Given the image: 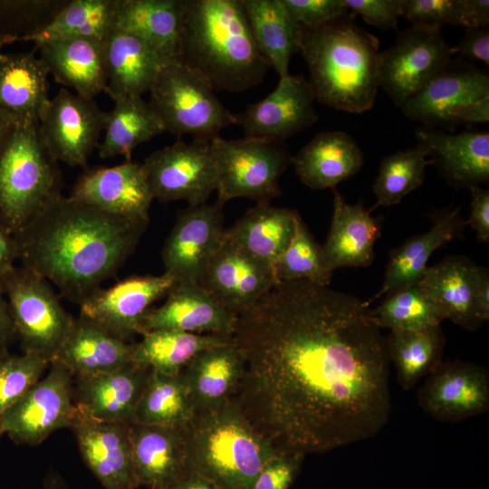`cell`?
<instances>
[{"label":"cell","instance_id":"obj_14","mask_svg":"<svg viewBox=\"0 0 489 489\" xmlns=\"http://www.w3.org/2000/svg\"><path fill=\"white\" fill-rule=\"evenodd\" d=\"M106 112L93 99L62 88L50 98L40 120V137L53 157L71 167L87 168L99 147Z\"/></svg>","mask_w":489,"mask_h":489},{"label":"cell","instance_id":"obj_26","mask_svg":"<svg viewBox=\"0 0 489 489\" xmlns=\"http://www.w3.org/2000/svg\"><path fill=\"white\" fill-rule=\"evenodd\" d=\"M106 92L113 101L149 91L161 67L168 62L149 43L114 29L103 41Z\"/></svg>","mask_w":489,"mask_h":489},{"label":"cell","instance_id":"obj_36","mask_svg":"<svg viewBox=\"0 0 489 489\" xmlns=\"http://www.w3.org/2000/svg\"><path fill=\"white\" fill-rule=\"evenodd\" d=\"M186 0H118L115 29L134 34L168 61L176 59Z\"/></svg>","mask_w":489,"mask_h":489},{"label":"cell","instance_id":"obj_54","mask_svg":"<svg viewBox=\"0 0 489 489\" xmlns=\"http://www.w3.org/2000/svg\"><path fill=\"white\" fill-rule=\"evenodd\" d=\"M463 26H489V1L463 0Z\"/></svg>","mask_w":489,"mask_h":489},{"label":"cell","instance_id":"obj_33","mask_svg":"<svg viewBox=\"0 0 489 489\" xmlns=\"http://www.w3.org/2000/svg\"><path fill=\"white\" fill-rule=\"evenodd\" d=\"M479 266L462 256H447L428 267L420 281L444 319L475 331L483 323L475 304Z\"/></svg>","mask_w":489,"mask_h":489},{"label":"cell","instance_id":"obj_19","mask_svg":"<svg viewBox=\"0 0 489 489\" xmlns=\"http://www.w3.org/2000/svg\"><path fill=\"white\" fill-rule=\"evenodd\" d=\"M277 283L270 267L247 254L225 234L198 283L235 315L253 307Z\"/></svg>","mask_w":489,"mask_h":489},{"label":"cell","instance_id":"obj_47","mask_svg":"<svg viewBox=\"0 0 489 489\" xmlns=\"http://www.w3.org/2000/svg\"><path fill=\"white\" fill-rule=\"evenodd\" d=\"M65 1H0V32L27 41L50 23Z\"/></svg>","mask_w":489,"mask_h":489},{"label":"cell","instance_id":"obj_27","mask_svg":"<svg viewBox=\"0 0 489 489\" xmlns=\"http://www.w3.org/2000/svg\"><path fill=\"white\" fill-rule=\"evenodd\" d=\"M333 214L322 255L329 271L340 267H366L374 258V244L380 235V223L363 203L345 202L333 188Z\"/></svg>","mask_w":489,"mask_h":489},{"label":"cell","instance_id":"obj_49","mask_svg":"<svg viewBox=\"0 0 489 489\" xmlns=\"http://www.w3.org/2000/svg\"><path fill=\"white\" fill-rule=\"evenodd\" d=\"M301 26L316 29L341 20L350 13L343 0H282Z\"/></svg>","mask_w":489,"mask_h":489},{"label":"cell","instance_id":"obj_6","mask_svg":"<svg viewBox=\"0 0 489 489\" xmlns=\"http://www.w3.org/2000/svg\"><path fill=\"white\" fill-rule=\"evenodd\" d=\"M63 187L58 161L43 144L38 123H18L0 154V222L14 235L25 229Z\"/></svg>","mask_w":489,"mask_h":489},{"label":"cell","instance_id":"obj_24","mask_svg":"<svg viewBox=\"0 0 489 489\" xmlns=\"http://www.w3.org/2000/svg\"><path fill=\"white\" fill-rule=\"evenodd\" d=\"M150 371L149 367L131 362L110 373L73 379L74 402L93 418L130 426L135 423Z\"/></svg>","mask_w":489,"mask_h":489},{"label":"cell","instance_id":"obj_17","mask_svg":"<svg viewBox=\"0 0 489 489\" xmlns=\"http://www.w3.org/2000/svg\"><path fill=\"white\" fill-rule=\"evenodd\" d=\"M419 407L442 422H458L489 409V373L475 363L440 362L417 393Z\"/></svg>","mask_w":489,"mask_h":489},{"label":"cell","instance_id":"obj_59","mask_svg":"<svg viewBox=\"0 0 489 489\" xmlns=\"http://www.w3.org/2000/svg\"><path fill=\"white\" fill-rule=\"evenodd\" d=\"M174 489H218L212 483L195 475H187Z\"/></svg>","mask_w":489,"mask_h":489},{"label":"cell","instance_id":"obj_60","mask_svg":"<svg viewBox=\"0 0 489 489\" xmlns=\"http://www.w3.org/2000/svg\"><path fill=\"white\" fill-rule=\"evenodd\" d=\"M43 489H69L63 479L56 473H51L45 478Z\"/></svg>","mask_w":489,"mask_h":489},{"label":"cell","instance_id":"obj_10","mask_svg":"<svg viewBox=\"0 0 489 489\" xmlns=\"http://www.w3.org/2000/svg\"><path fill=\"white\" fill-rule=\"evenodd\" d=\"M217 164L218 202L244 197L270 203L282 194L279 180L292 157L278 143L244 137L210 141Z\"/></svg>","mask_w":489,"mask_h":489},{"label":"cell","instance_id":"obj_43","mask_svg":"<svg viewBox=\"0 0 489 489\" xmlns=\"http://www.w3.org/2000/svg\"><path fill=\"white\" fill-rule=\"evenodd\" d=\"M372 312L378 326L390 331L421 330L438 326L445 320L420 282L387 294Z\"/></svg>","mask_w":489,"mask_h":489},{"label":"cell","instance_id":"obj_56","mask_svg":"<svg viewBox=\"0 0 489 489\" xmlns=\"http://www.w3.org/2000/svg\"><path fill=\"white\" fill-rule=\"evenodd\" d=\"M475 304L478 315L484 322L489 320V273L488 269L479 266L475 286Z\"/></svg>","mask_w":489,"mask_h":489},{"label":"cell","instance_id":"obj_31","mask_svg":"<svg viewBox=\"0 0 489 489\" xmlns=\"http://www.w3.org/2000/svg\"><path fill=\"white\" fill-rule=\"evenodd\" d=\"M363 162L357 142L340 130L317 133L292 158L300 180L314 190L335 188L356 175Z\"/></svg>","mask_w":489,"mask_h":489},{"label":"cell","instance_id":"obj_32","mask_svg":"<svg viewBox=\"0 0 489 489\" xmlns=\"http://www.w3.org/2000/svg\"><path fill=\"white\" fill-rule=\"evenodd\" d=\"M243 369V356L230 340L205 349L180 371L195 412L216 409L231 399Z\"/></svg>","mask_w":489,"mask_h":489},{"label":"cell","instance_id":"obj_57","mask_svg":"<svg viewBox=\"0 0 489 489\" xmlns=\"http://www.w3.org/2000/svg\"><path fill=\"white\" fill-rule=\"evenodd\" d=\"M17 337L6 298L0 286V349L7 348Z\"/></svg>","mask_w":489,"mask_h":489},{"label":"cell","instance_id":"obj_15","mask_svg":"<svg viewBox=\"0 0 489 489\" xmlns=\"http://www.w3.org/2000/svg\"><path fill=\"white\" fill-rule=\"evenodd\" d=\"M176 283L167 273L125 278L107 289L98 288L80 303V316L129 341L142 333L151 305Z\"/></svg>","mask_w":489,"mask_h":489},{"label":"cell","instance_id":"obj_39","mask_svg":"<svg viewBox=\"0 0 489 489\" xmlns=\"http://www.w3.org/2000/svg\"><path fill=\"white\" fill-rule=\"evenodd\" d=\"M134 343L132 360L152 370L177 375L199 351L230 340L218 334H197L176 331H151Z\"/></svg>","mask_w":489,"mask_h":489},{"label":"cell","instance_id":"obj_5","mask_svg":"<svg viewBox=\"0 0 489 489\" xmlns=\"http://www.w3.org/2000/svg\"><path fill=\"white\" fill-rule=\"evenodd\" d=\"M181 429L187 475L218 489H250L262 468L279 454L231 400L216 409L194 412Z\"/></svg>","mask_w":489,"mask_h":489},{"label":"cell","instance_id":"obj_55","mask_svg":"<svg viewBox=\"0 0 489 489\" xmlns=\"http://www.w3.org/2000/svg\"><path fill=\"white\" fill-rule=\"evenodd\" d=\"M16 260L15 238L0 222V279L15 266Z\"/></svg>","mask_w":489,"mask_h":489},{"label":"cell","instance_id":"obj_16","mask_svg":"<svg viewBox=\"0 0 489 489\" xmlns=\"http://www.w3.org/2000/svg\"><path fill=\"white\" fill-rule=\"evenodd\" d=\"M224 204L188 206L177 216L161 252L164 272L179 283L198 284L225 230Z\"/></svg>","mask_w":489,"mask_h":489},{"label":"cell","instance_id":"obj_21","mask_svg":"<svg viewBox=\"0 0 489 489\" xmlns=\"http://www.w3.org/2000/svg\"><path fill=\"white\" fill-rule=\"evenodd\" d=\"M82 457L104 489H136L130 426L93 418L78 408L71 427Z\"/></svg>","mask_w":489,"mask_h":489},{"label":"cell","instance_id":"obj_3","mask_svg":"<svg viewBox=\"0 0 489 489\" xmlns=\"http://www.w3.org/2000/svg\"><path fill=\"white\" fill-rule=\"evenodd\" d=\"M175 60L229 92L259 85L270 69L239 0H186Z\"/></svg>","mask_w":489,"mask_h":489},{"label":"cell","instance_id":"obj_22","mask_svg":"<svg viewBox=\"0 0 489 489\" xmlns=\"http://www.w3.org/2000/svg\"><path fill=\"white\" fill-rule=\"evenodd\" d=\"M166 296L162 305L151 308L145 315L142 333L176 331L232 336L236 315L223 307L199 284L176 283Z\"/></svg>","mask_w":489,"mask_h":489},{"label":"cell","instance_id":"obj_51","mask_svg":"<svg viewBox=\"0 0 489 489\" xmlns=\"http://www.w3.org/2000/svg\"><path fill=\"white\" fill-rule=\"evenodd\" d=\"M348 10L381 29H398L401 0H343Z\"/></svg>","mask_w":489,"mask_h":489},{"label":"cell","instance_id":"obj_4","mask_svg":"<svg viewBox=\"0 0 489 489\" xmlns=\"http://www.w3.org/2000/svg\"><path fill=\"white\" fill-rule=\"evenodd\" d=\"M379 39L359 27L350 12L323 27H302L299 53L315 101L350 113L370 110L379 87Z\"/></svg>","mask_w":489,"mask_h":489},{"label":"cell","instance_id":"obj_37","mask_svg":"<svg viewBox=\"0 0 489 489\" xmlns=\"http://www.w3.org/2000/svg\"><path fill=\"white\" fill-rule=\"evenodd\" d=\"M254 41L280 78L289 74L292 54L299 53L302 29L282 0H239Z\"/></svg>","mask_w":489,"mask_h":489},{"label":"cell","instance_id":"obj_35","mask_svg":"<svg viewBox=\"0 0 489 489\" xmlns=\"http://www.w3.org/2000/svg\"><path fill=\"white\" fill-rule=\"evenodd\" d=\"M297 211L257 203L248 209L225 235L247 254L273 266L290 244L295 230Z\"/></svg>","mask_w":489,"mask_h":489},{"label":"cell","instance_id":"obj_18","mask_svg":"<svg viewBox=\"0 0 489 489\" xmlns=\"http://www.w3.org/2000/svg\"><path fill=\"white\" fill-rule=\"evenodd\" d=\"M307 79L288 74L263 100L235 114L244 137L279 143L316 123L319 117Z\"/></svg>","mask_w":489,"mask_h":489},{"label":"cell","instance_id":"obj_13","mask_svg":"<svg viewBox=\"0 0 489 489\" xmlns=\"http://www.w3.org/2000/svg\"><path fill=\"white\" fill-rule=\"evenodd\" d=\"M454 49L441 29L411 25L380 52L379 86L398 108L444 69Z\"/></svg>","mask_w":489,"mask_h":489},{"label":"cell","instance_id":"obj_52","mask_svg":"<svg viewBox=\"0 0 489 489\" xmlns=\"http://www.w3.org/2000/svg\"><path fill=\"white\" fill-rule=\"evenodd\" d=\"M454 49V54L489 66V26L465 28V33Z\"/></svg>","mask_w":489,"mask_h":489},{"label":"cell","instance_id":"obj_58","mask_svg":"<svg viewBox=\"0 0 489 489\" xmlns=\"http://www.w3.org/2000/svg\"><path fill=\"white\" fill-rule=\"evenodd\" d=\"M17 126L16 120L0 108V154L11 140Z\"/></svg>","mask_w":489,"mask_h":489},{"label":"cell","instance_id":"obj_42","mask_svg":"<svg viewBox=\"0 0 489 489\" xmlns=\"http://www.w3.org/2000/svg\"><path fill=\"white\" fill-rule=\"evenodd\" d=\"M194 412L181 372L167 375L151 369L136 410L135 423L182 427Z\"/></svg>","mask_w":489,"mask_h":489},{"label":"cell","instance_id":"obj_45","mask_svg":"<svg viewBox=\"0 0 489 489\" xmlns=\"http://www.w3.org/2000/svg\"><path fill=\"white\" fill-rule=\"evenodd\" d=\"M277 283L305 280L328 286L332 273L327 268L320 245L300 216L295 222L293 236L273 266Z\"/></svg>","mask_w":489,"mask_h":489},{"label":"cell","instance_id":"obj_1","mask_svg":"<svg viewBox=\"0 0 489 489\" xmlns=\"http://www.w3.org/2000/svg\"><path fill=\"white\" fill-rule=\"evenodd\" d=\"M231 397L279 453L322 454L377 436L391 413L389 356L369 303L305 280L236 315Z\"/></svg>","mask_w":489,"mask_h":489},{"label":"cell","instance_id":"obj_53","mask_svg":"<svg viewBox=\"0 0 489 489\" xmlns=\"http://www.w3.org/2000/svg\"><path fill=\"white\" fill-rule=\"evenodd\" d=\"M471 191V212L466 225L469 224L476 234L477 240L489 243V191L473 186Z\"/></svg>","mask_w":489,"mask_h":489},{"label":"cell","instance_id":"obj_62","mask_svg":"<svg viewBox=\"0 0 489 489\" xmlns=\"http://www.w3.org/2000/svg\"></svg>","mask_w":489,"mask_h":489},{"label":"cell","instance_id":"obj_23","mask_svg":"<svg viewBox=\"0 0 489 489\" xmlns=\"http://www.w3.org/2000/svg\"><path fill=\"white\" fill-rule=\"evenodd\" d=\"M417 145L425 149L446 181L470 187L489 180V132L466 130L456 134L432 127L416 129Z\"/></svg>","mask_w":489,"mask_h":489},{"label":"cell","instance_id":"obj_50","mask_svg":"<svg viewBox=\"0 0 489 489\" xmlns=\"http://www.w3.org/2000/svg\"><path fill=\"white\" fill-rule=\"evenodd\" d=\"M303 458L300 455L277 454L262 468L250 489H289Z\"/></svg>","mask_w":489,"mask_h":489},{"label":"cell","instance_id":"obj_30","mask_svg":"<svg viewBox=\"0 0 489 489\" xmlns=\"http://www.w3.org/2000/svg\"><path fill=\"white\" fill-rule=\"evenodd\" d=\"M35 48L39 50L49 74L58 83L89 99L105 91L103 41L61 38L45 41Z\"/></svg>","mask_w":489,"mask_h":489},{"label":"cell","instance_id":"obj_34","mask_svg":"<svg viewBox=\"0 0 489 489\" xmlns=\"http://www.w3.org/2000/svg\"><path fill=\"white\" fill-rule=\"evenodd\" d=\"M49 72L34 52L0 54V108L18 123H38L47 106Z\"/></svg>","mask_w":489,"mask_h":489},{"label":"cell","instance_id":"obj_48","mask_svg":"<svg viewBox=\"0 0 489 489\" xmlns=\"http://www.w3.org/2000/svg\"><path fill=\"white\" fill-rule=\"evenodd\" d=\"M401 16L427 28L463 26V0H401Z\"/></svg>","mask_w":489,"mask_h":489},{"label":"cell","instance_id":"obj_12","mask_svg":"<svg viewBox=\"0 0 489 489\" xmlns=\"http://www.w3.org/2000/svg\"><path fill=\"white\" fill-rule=\"evenodd\" d=\"M154 199L206 203L216 191L217 164L210 141L181 140L154 151L141 163Z\"/></svg>","mask_w":489,"mask_h":489},{"label":"cell","instance_id":"obj_44","mask_svg":"<svg viewBox=\"0 0 489 489\" xmlns=\"http://www.w3.org/2000/svg\"><path fill=\"white\" fill-rule=\"evenodd\" d=\"M428 164L430 161L427 151L417 144L384 158L373 184L376 206L397 205L405 196L420 187Z\"/></svg>","mask_w":489,"mask_h":489},{"label":"cell","instance_id":"obj_29","mask_svg":"<svg viewBox=\"0 0 489 489\" xmlns=\"http://www.w3.org/2000/svg\"><path fill=\"white\" fill-rule=\"evenodd\" d=\"M429 216L433 225L427 232L410 237L391 251L383 284L374 298L420 282L431 254L460 236L466 225L461 218L460 207L434 210Z\"/></svg>","mask_w":489,"mask_h":489},{"label":"cell","instance_id":"obj_8","mask_svg":"<svg viewBox=\"0 0 489 489\" xmlns=\"http://www.w3.org/2000/svg\"><path fill=\"white\" fill-rule=\"evenodd\" d=\"M405 116L426 127H443L489 120V74L469 62L451 60L400 107Z\"/></svg>","mask_w":489,"mask_h":489},{"label":"cell","instance_id":"obj_7","mask_svg":"<svg viewBox=\"0 0 489 489\" xmlns=\"http://www.w3.org/2000/svg\"><path fill=\"white\" fill-rule=\"evenodd\" d=\"M149 92V103L165 130L177 138L191 135L211 141L223 129L236 124L235 114L220 102L211 85L176 60L161 67Z\"/></svg>","mask_w":489,"mask_h":489},{"label":"cell","instance_id":"obj_41","mask_svg":"<svg viewBox=\"0 0 489 489\" xmlns=\"http://www.w3.org/2000/svg\"><path fill=\"white\" fill-rule=\"evenodd\" d=\"M118 0H66L54 17L27 41L40 44L61 38L104 41L115 29Z\"/></svg>","mask_w":489,"mask_h":489},{"label":"cell","instance_id":"obj_28","mask_svg":"<svg viewBox=\"0 0 489 489\" xmlns=\"http://www.w3.org/2000/svg\"><path fill=\"white\" fill-rule=\"evenodd\" d=\"M133 345L79 316L53 361L66 368L73 379L93 377L133 362Z\"/></svg>","mask_w":489,"mask_h":489},{"label":"cell","instance_id":"obj_38","mask_svg":"<svg viewBox=\"0 0 489 489\" xmlns=\"http://www.w3.org/2000/svg\"><path fill=\"white\" fill-rule=\"evenodd\" d=\"M104 136L99 144L101 158L125 156L139 145L163 133L164 125L150 104L142 96L123 97L114 101V107L106 112Z\"/></svg>","mask_w":489,"mask_h":489},{"label":"cell","instance_id":"obj_46","mask_svg":"<svg viewBox=\"0 0 489 489\" xmlns=\"http://www.w3.org/2000/svg\"><path fill=\"white\" fill-rule=\"evenodd\" d=\"M49 365L34 352L17 355L0 349V418L41 379Z\"/></svg>","mask_w":489,"mask_h":489},{"label":"cell","instance_id":"obj_25","mask_svg":"<svg viewBox=\"0 0 489 489\" xmlns=\"http://www.w3.org/2000/svg\"><path fill=\"white\" fill-rule=\"evenodd\" d=\"M130 440L139 485L174 489L187 475L181 427L134 423Z\"/></svg>","mask_w":489,"mask_h":489},{"label":"cell","instance_id":"obj_9","mask_svg":"<svg viewBox=\"0 0 489 489\" xmlns=\"http://www.w3.org/2000/svg\"><path fill=\"white\" fill-rule=\"evenodd\" d=\"M16 336L24 351L50 363L69 334L74 318L65 311L50 283L24 266H14L0 279Z\"/></svg>","mask_w":489,"mask_h":489},{"label":"cell","instance_id":"obj_20","mask_svg":"<svg viewBox=\"0 0 489 489\" xmlns=\"http://www.w3.org/2000/svg\"><path fill=\"white\" fill-rule=\"evenodd\" d=\"M98 210L133 219H149L153 201L142 165L126 159L113 167L85 169L69 197Z\"/></svg>","mask_w":489,"mask_h":489},{"label":"cell","instance_id":"obj_61","mask_svg":"<svg viewBox=\"0 0 489 489\" xmlns=\"http://www.w3.org/2000/svg\"><path fill=\"white\" fill-rule=\"evenodd\" d=\"M16 41L17 39L15 37L8 35V34H5L0 32V54L2 53L1 49L3 46L12 43Z\"/></svg>","mask_w":489,"mask_h":489},{"label":"cell","instance_id":"obj_2","mask_svg":"<svg viewBox=\"0 0 489 489\" xmlns=\"http://www.w3.org/2000/svg\"><path fill=\"white\" fill-rule=\"evenodd\" d=\"M149 222L109 214L62 196L14 236L18 261L53 283L62 296L80 304L116 274Z\"/></svg>","mask_w":489,"mask_h":489},{"label":"cell","instance_id":"obj_40","mask_svg":"<svg viewBox=\"0 0 489 489\" xmlns=\"http://www.w3.org/2000/svg\"><path fill=\"white\" fill-rule=\"evenodd\" d=\"M387 346L398 384L410 389L441 362L445 337L438 326L415 331H390Z\"/></svg>","mask_w":489,"mask_h":489},{"label":"cell","instance_id":"obj_11","mask_svg":"<svg viewBox=\"0 0 489 489\" xmlns=\"http://www.w3.org/2000/svg\"><path fill=\"white\" fill-rule=\"evenodd\" d=\"M78 414L73 377L56 361L18 402L0 418V436L16 444L35 446L53 432L72 427Z\"/></svg>","mask_w":489,"mask_h":489}]
</instances>
